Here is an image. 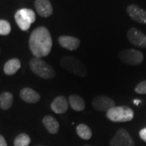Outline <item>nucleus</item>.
Instances as JSON below:
<instances>
[{"label":"nucleus","mask_w":146,"mask_h":146,"mask_svg":"<svg viewBox=\"0 0 146 146\" xmlns=\"http://www.w3.org/2000/svg\"><path fill=\"white\" fill-rule=\"evenodd\" d=\"M106 117L112 122H129L134 118V111L127 106H114L106 112Z\"/></svg>","instance_id":"obj_4"},{"label":"nucleus","mask_w":146,"mask_h":146,"mask_svg":"<svg viewBox=\"0 0 146 146\" xmlns=\"http://www.w3.org/2000/svg\"><path fill=\"white\" fill-rule=\"evenodd\" d=\"M11 28L10 23L5 20H0V35H8L11 33Z\"/></svg>","instance_id":"obj_21"},{"label":"nucleus","mask_w":146,"mask_h":146,"mask_svg":"<svg viewBox=\"0 0 146 146\" xmlns=\"http://www.w3.org/2000/svg\"><path fill=\"white\" fill-rule=\"evenodd\" d=\"M0 146H7L5 138L1 135H0Z\"/></svg>","instance_id":"obj_24"},{"label":"nucleus","mask_w":146,"mask_h":146,"mask_svg":"<svg viewBox=\"0 0 146 146\" xmlns=\"http://www.w3.org/2000/svg\"><path fill=\"white\" fill-rule=\"evenodd\" d=\"M133 102H134V104H136V106H138V105L140 104V103H141V100H134V101H133Z\"/></svg>","instance_id":"obj_25"},{"label":"nucleus","mask_w":146,"mask_h":146,"mask_svg":"<svg viewBox=\"0 0 146 146\" xmlns=\"http://www.w3.org/2000/svg\"><path fill=\"white\" fill-rule=\"evenodd\" d=\"M128 41L134 46L141 48L146 47V36L136 28H131L127 32Z\"/></svg>","instance_id":"obj_9"},{"label":"nucleus","mask_w":146,"mask_h":146,"mask_svg":"<svg viewBox=\"0 0 146 146\" xmlns=\"http://www.w3.org/2000/svg\"><path fill=\"white\" fill-rule=\"evenodd\" d=\"M60 46L68 50H75L80 46V40L77 37L71 36H61L58 38Z\"/></svg>","instance_id":"obj_12"},{"label":"nucleus","mask_w":146,"mask_h":146,"mask_svg":"<svg viewBox=\"0 0 146 146\" xmlns=\"http://www.w3.org/2000/svg\"><path fill=\"white\" fill-rule=\"evenodd\" d=\"M127 11L133 21L140 24H146V11L140 7L135 4H131L127 7Z\"/></svg>","instance_id":"obj_10"},{"label":"nucleus","mask_w":146,"mask_h":146,"mask_svg":"<svg viewBox=\"0 0 146 146\" xmlns=\"http://www.w3.org/2000/svg\"><path fill=\"white\" fill-rule=\"evenodd\" d=\"M42 123L50 134H56L59 129V123L51 115H46L43 118Z\"/></svg>","instance_id":"obj_15"},{"label":"nucleus","mask_w":146,"mask_h":146,"mask_svg":"<svg viewBox=\"0 0 146 146\" xmlns=\"http://www.w3.org/2000/svg\"><path fill=\"white\" fill-rule=\"evenodd\" d=\"M13 103V96L9 92H4L0 95V107L3 110H8Z\"/></svg>","instance_id":"obj_18"},{"label":"nucleus","mask_w":146,"mask_h":146,"mask_svg":"<svg viewBox=\"0 0 146 146\" xmlns=\"http://www.w3.org/2000/svg\"><path fill=\"white\" fill-rule=\"evenodd\" d=\"M20 96L21 99L27 103H36L41 99L40 94L30 88H25L21 89Z\"/></svg>","instance_id":"obj_14"},{"label":"nucleus","mask_w":146,"mask_h":146,"mask_svg":"<svg viewBox=\"0 0 146 146\" xmlns=\"http://www.w3.org/2000/svg\"><path fill=\"white\" fill-rule=\"evenodd\" d=\"M29 66L33 72L41 78L51 79L55 76L54 68L39 58H33L29 62Z\"/></svg>","instance_id":"obj_3"},{"label":"nucleus","mask_w":146,"mask_h":146,"mask_svg":"<svg viewBox=\"0 0 146 146\" xmlns=\"http://www.w3.org/2000/svg\"><path fill=\"white\" fill-rule=\"evenodd\" d=\"M31 142L29 136L26 133H21L14 140L15 146H29Z\"/></svg>","instance_id":"obj_20"},{"label":"nucleus","mask_w":146,"mask_h":146,"mask_svg":"<svg viewBox=\"0 0 146 146\" xmlns=\"http://www.w3.org/2000/svg\"><path fill=\"white\" fill-rule=\"evenodd\" d=\"M119 58L122 62L130 65L141 64L144 60L143 54L135 49H127L120 51Z\"/></svg>","instance_id":"obj_6"},{"label":"nucleus","mask_w":146,"mask_h":146,"mask_svg":"<svg viewBox=\"0 0 146 146\" xmlns=\"http://www.w3.org/2000/svg\"><path fill=\"white\" fill-rule=\"evenodd\" d=\"M29 49L35 58L47 56L52 49V38L46 27H38L32 32L29 37Z\"/></svg>","instance_id":"obj_1"},{"label":"nucleus","mask_w":146,"mask_h":146,"mask_svg":"<svg viewBox=\"0 0 146 146\" xmlns=\"http://www.w3.org/2000/svg\"><path fill=\"white\" fill-rule=\"evenodd\" d=\"M60 65L64 70L79 77H84L87 75V68L77 58L73 56L63 57L60 62Z\"/></svg>","instance_id":"obj_2"},{"label":"nucleus","mask_w":146,"mask_h":146,"mask_svg":"<svg viewBox=\"0 0 146 146\" xmlns=\"http://www.w3.org/2000/svg\"><path fill=\"white\" fill-rule=\"evenodd\" d=\"M85 146H90V145H85Z\"/></svg>","instance_id":"obj_26"},{"label":"nucleus","mask_w":146,"mask_h":146,"mask_svg":"<svg viewBox=\"0 0 146 146\" xmlns=\"http://www.w3.org/2000/svg\"><path fill=\"white\" fill-rule=\"evenodd\" d=\"M52 110L56 114H63L68 109V101L63 96L55 98L50 105Z\"/></svg>","instance_id":"obj_13"},{"label":"nucleus","mask_w":146,"mask_h":146,"mask_svg":"<svg viewBox=\"0 0 146 146\" xmlns=\"http://www.w3.org/2000/svg\"><path fill=\"white\" fill-rule=\"evenodd\" d=\"M68 103L76 111H82L85 108V102L83 98L76 94H72L69 97Z\"/></svg>","instance_id":"obj_17"},{"label":"nucleus","mask_w":146,"mask_h":146,"mask_svg":"<svg viewBox=\"0 0 146 146\" xmlns=\"http://www.w3.org/2000/svg\"><path fill=\"white\" fill-rule=\"evenodd\" d=\"M135 92L139 94H146V80L141 81L136 85Z\"/></svg>","instance_id":"obj_22"},{"label":"nucleus","mask_w":146,"mask_h":146,"mask_svg":"<svg viewBox=\"0 0 146 146\" xmlns=\"http://www.w3.org/2000/svg\"><path fill=\"white\" fill-rule=\"evenodd\" d=\"M139 136L141 137V140H143L145 142H146V127H145V128H143V129H141L140 131Z\"/></svg>","instance_id":"obj_23"},{"label":"nucleus","mask_w":146,"mask_h":146,"mask_svg":"<svg viewBox=\"0 0 146 146\" xmlns=\"http://www.w3.org/2000/svg\"><path fill=\"white\" fill-rule=\"evenodd\" d=\"M93 106L98 111H108L109 110L115 106V102L109 97L106 96H98L95 97L92 102Z\"/></svg>","instance_id":"obj_8"},{"label":"nucleus","mask_w":146,"mask_h":146,"mask_svg":"<svg viewBox=\"0 0 146 146\" xmlns=\"http://www.w3.org/2000/svg\"><path fill=\"white\" fill-rule=\"evenodd\" d=\"M76 133L83 140H89L92 137V131L84 123H80L76 127Z\"/></svg>","instance_id":"obj_19"},{"label":"nucleus","mask_w":146,"mask_h":146,"mask_svg":"<svg viewBox=\"0 0 146 146\" xmlns=\"http://www.w3.org/2000/svg\"><path fill=\"white\" fill-rule=\"evenodd\" d=\"M15 21L21 30L27 31L29 29L32 24L36 21L35 12L29 8L20 9L15 14Z\"/></svg>","instance_id":"obj_5"},{"label":"nucleus","mask_w":146,"mask_h":146,"mask_svg":"<svg viewBox=\"0 0 146 146\" xmlns=\"http://www.w3.org/2000/svg\"><path fill=\"white\" fill-rule=\"evenodd\" d=\"M35 8L38 15L42 17H49L53 13V7L49 0H36Z\"/></svg>","instance_id":"obj_11"},{"label":"nucleus","mask_w":146,"mask_h":146,"mask_svg":"<svg viewBox=\"0 0 146 146\" xmlns=\"http://www.w3.org/2000/svg\"><path fill=\"white\" fill-rule=\"evenodd\" d=\"M21 61L18 58H11L5 63L3 71L6 75L11 76V75H14L15 73L17 72V71H19V69L21 68Z\"/></svg>","instance_id":"obj_16"},{"label":"nucleus","mask_w":146,"mask_h":146,"mask_svg":"<svg viewBox=\"0 0 146 146\" xmlns=\"http://www.w3.org/2000/svg\"><path fill=\"white\" fill-rule=\"evenodd\" d=\"M110 146H135L133 139L125 129H119L110 142Z\"/></svg>","instance_id":"obj_7"}]
</instances>
